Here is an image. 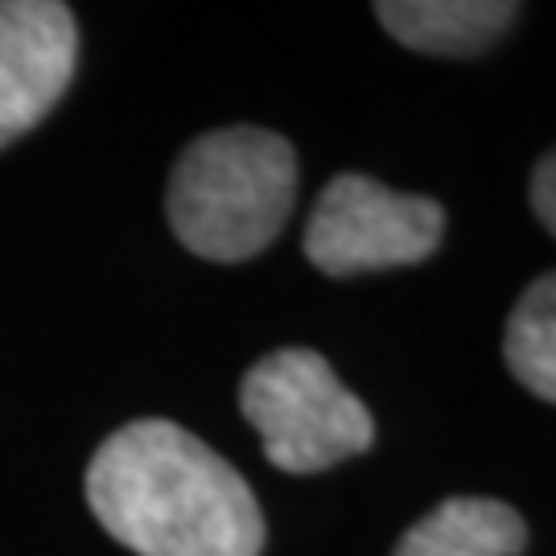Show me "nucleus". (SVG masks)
I'll list each match as a JSON object with an SVG mask.
<instances>
[{
  "mask_svg": "<svg viewBox=\"0 0 556 556\" xmlns=\"http://www.w3.org/2000/svg\"><path fill=\"white\" fill-rule=\"evenodd\" d=\"M87 503L137 556H260L252 486L174 420H132L87 466Z\"/></svg>",
  "mask_w": 556,
  "mask_h": 556,
  "instance_id": "obj_1",
  "label": "nucleus"
},
{
  "mask_svg": "<svg viewBox=\"0 0 556 556\" xmlns=\"http://www.w3.org/2000/svg\"><path fill=\"white\" fill-rule=\"evenodd\" d=\"M298 202V153L268 128H219L199 137L169 178V227L194 256L239 264L260 256Z\"/></svg>",
  "mask_w": 556,
  "mask_h": 556,
  "instance_id": "obj_2",
  "label": "nucleus"
},
{
  "mask_svg": "<svg viewBox=\"0 0 556 556\" xmlns=\"http://www.w3.org/2000/svg\"><path fill=\"white\" fill-rule=\"evenodd\" d=\"M239 408L285 475H318L376 441L367 404L342 388L334 367L305 346L264 355L239 383Z\"/></svg>",
  "mask_w": 556,
  "mask_h": 556,
  "instance_id": "obj_3",
  "label": "nucleus"
},
{
  "mask_svg": "<svg viewBox=\"0 0 556 556\" xmlns=\"http://www.w3.org/2000/svg\"><path fill=\"white\" fill-rule=\"evenodd\" d=\"M441 231V202L425 194H396L363 174H338L314 202L305 256L326 277L404 268L433 256Z\"/></svg>",
  "mask_w": 556,
  "mask_h": 556,
  "instance_id": "obj_4",
  "label": "nucleus"
},
{
  "mask_svg": "<svg viewBox=\"0 0 556 556\" xmlns=\"http://www.w3.org/2000/svg\"><path fill=\"white\" fill-rule=\"evenodd\" d=\"M79 62L75 13L59 0H0V149L38 128Z\"/></svg>",
  "mask_w": 556,
  "mask_h": 556,
  "instance_id": "obj_5",
  "label": "nucleus"
},
{
  "mask_svg": "<svg viewBox=\"0 0 556 556\" xmlns=\"http://www.w3.org/2000/svg\"><path fill=\"white\" fill-rule=\"evenodd\" d=\"M376 17L396 41L420 54L466 59L482 54L511 29L519 4L511 0H379Z\"/></svg>",
  "mask_w": 556,
  "mask_h": 556,
  "instance_id": "obj_6",
  "label": "nucleus"
},
{
  "mask_svg": "<svg viewBox=\"0 0 556 556\" xmlns=\"http://www.w3.org/2000/svg\"><path fill=\"white\" fill-rule=\"evenodd\" d=\"M528 523L498 498H445L420 516L392 556H523Z\"/></svg>",
  "mask_w": 556,
  "mask_h": 556,
  "instance_id": "obj_7",
  "label": "nucleus"
},
{
  "mask_svg": "<svg viewBox=\"0 0 556 556\" xmlns=\"http://www.w3.org/2000/svg\"><path fill=\"white\" fill-rule=\"evenodd\" d=\"M503 358L532 396L556 404V268L516 301L503 330Z\"/></svg>",
  "mask_w": 556,
  "mask_h": 556,
  "instance_id": "obj_8",
  "label": "nucleus"
},
{
  "mask_svg": "<svg viewBox=\"0 0 556 556\" xmlns=\"http://www.w3.org/2000/svg\"><path fill=\"white\" fill-rule=\"evenodd\" d=\"M532 211L556 236V149L540 157L536 174H532Z\"/></svg>",
  "mask_w": 556,
  "mask_h": 556,
  "instance_id": "obj_9",
  "label": "nucleus"
}]
</instances>
